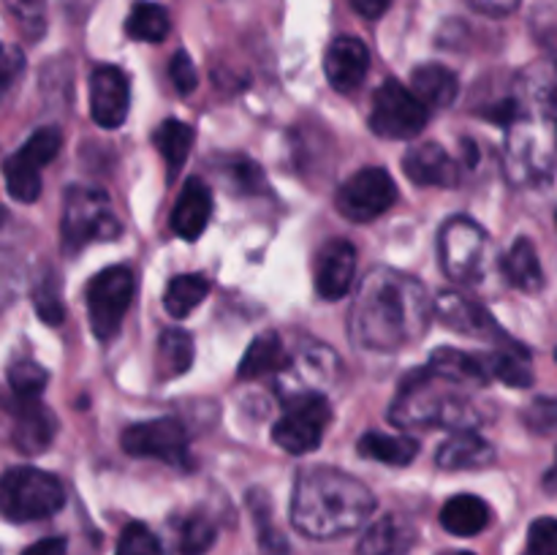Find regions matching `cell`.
Instances as JSON below:
<instances>
[{
  "instance_id": "obj_18",
  "label": "cell",
  "mask_w": 557,
  "mask_h": 555,
  "mask_svg": "<svg viewBox=\"0 0 557 555\" xmlns=\"http://www.w3.org/2000/svg\"><path fill=\"white\" fill-rule=\"evenodd\" d=\"M370 71V52L362 38L337 36L324 52V74L337 92H354Z\"/></svg>"
},
{
  "instance_id": "obj_40",
  "label": "cell",
  "mask_w": 557,
  "mask_h": 555,
  "mask_svg": "<svg viewBox=\"0 0 557 555\" xmlns=\"http://www.w3.org/2000/svg\"><path fill=\"white\" fill-rule=\"evenodd\" d=\"M169 76H172V85L180 96H190V92L196 90V85H199V71H196L194 60H190V54L185 52V49H180L172 58V63H169Z\"/></svg>"
},
{
  "instance_id": "obj_7",
  "label": "cell",
  "mask_w": 557,
  "mask_h": 555,
  "mask_svg": "<svg viewBox=\"0 0 557 555\" xmlns=\"http://www.w3.org/2000/svg\"><path fill=\"white\" fill-rule=\"evenodd\" d=\"M441 267L457 283H479L487 272L490 237L471 218H451L438 234Z\"/></svg>"
},
{
  "instance_id": "obj_23",
  "label": "cell",
  "mask_w": 557,
  "mask_h": 555,
  "mask_svg": "<svg viewBox=\"0 0 557 555\" xmlns=\"http://www.w3.org/2000/svg\"><path fill=\"white\" fill-rule=\"evenodd\" d=\"M292 362L294 357L286 351L281 335H277V332H261V335L253 337L248 351H245L243 362H239L237 368V375L243 381H253L267 373H283V370H288Z\"/></svg>"
},
{
  "instance_id": "obj_32",
  "label": "cell",
  "mask_w": 557,
  "mask_h": 555,
  "mask_svg": "<svg viewBox=\"0 0 557 555\" xmlns=\"http://www.w3.org/2000/svg\"><path fill=\"white\" fill-rule=\"evenodd\" d=\"M158 370L163 379H177L185 370L194 365V337L185 330H163L158 337V351H156Z\"/></svg>"
},
{
  "instance_id": "obj_41",
  "label": "cell",
  "mask_w": 557,
  "mask_h": 555,
  "mask_svg": "<svg viewBox=\"0 0 557 555\" xmlns=\"http://www.w3.org/2000/svg\"><path fill=\"white\" fill-rule=\"evenodd\" d=\"M226 172L232 174L234 188H239L243 194H256V190L264 185V174H261V169L256 166L253 161H248V158H234L232 166H226Z\"/></svg>"
},
{
  "instance_id": "obj_50",
  "label": "cell",
  "mask_w": 557,
  "mask_h": 555,
  "mask_svg": "<svg viewBox=\"0 0 557 555\" xmlns=\"http://www.w3.org/2000/svg\"><path fill=\"white\" fill-rule=\"evenodd\" d=\"M555 139H557V125H555Z\"/></svg>"
},
{
  "instance_id": "obj_10",
  "label": "cell",
  "mask_w": 557,
  "mask_h": 555,
  "mask_svg": "<svg viewBox=\"0 0 557 555\" xmlns=\"http://www.w3.org/2000/svg\"><path fill=\"white\" fill-rule=\"evenodd\" d=\"M63 136L58 128H38L14 156L5 158L3 163V177L5 190L11 199L16 201H30L38 199L41 194V169L60 152Z\"/></svg>"
},
{
  "instance_id": "obj_25",
  "label": "cell",
  "mask_w": 557,
  "mask_h": 555,
  "mask_svg": "<svg viewBox=\"0 0 557 555\" xmlns=\"http://www.w3.org/2000/svg\"><path fill=\"white\" fill-rule=\"evenodd\" d=\"M413 92L428 109H446L455 103L460 85H457L455 71H449L441 63H424L413 69L411 74Z\"/></svg>"
},
{
  "instance_id": "obj_17",
  "label": "cell",
  "mask_w": 557,
  "mask_h": 555,
  "mask_svg": "<svg viewBox=\"0 0 557 555\" xmlns=\"http://www.w3.org/2000/svg\"><path fill=\"white\" fill-rule=\"evenodd\" d=\"M354 278H357V248L348 239L326 243L315 259V292H319V297L337 303L351 292Z\"/></svg>"
},
{
  "instance_id": "obj_49",
  "label": "cell",
  "mask_w": 557,
  "mask_h": 555,
  "mask_svg": "<svg viewBox=\"0 0 557 555\" xmlns=\"http://www.w3.org/2000/svg\"><path fill=\"white\" fill-rule=\"evenodd\" d=\"M444 555H476V553H468V550H451V553H444Z\"/></svg>"
},
{
  "instance_id": "obj_29",
  "label": "cell",
  "mask_w": 557,
  "mask_h": 555,
  "mask_svg": "<svg viewBox=\"0 0 557 555\" xmlns=\"http://www.w3.org/2000/svg\"><path fill=\"white\" fill-rule=\"evenodd\" d=\"M482 357L490 370V379L504 381L511 390H525V386L533 384L531 357H528V351L520 343H515V346H500L495 351L482 354Z\"/></svg>"
},
{
  "instance_id": "obj_46",
  "label": "cell",
  "mask_w": 557,
  "mask_h": 555,
  "mask_svg": "<svg viewBox=\"0 0 557 555\" xmlns=\"http://www.w3.org/2000/svg\"><path fill=\"white\" fill-rule=\"evenodd\" d=\"M392 5V0H351V9L357 11L364 20H379L386 14V9Z\"/></svg>"
},
{
  "instance_id": "obj_38",
  "label": "cell",
  "mask_w": 557,
  "mask_h": 555,
  "mask_svg": "<svg viewBox=\"0 0 557 555\" xmlns=\"http://www.w3.org/2000/svg\"><path fill=\"white\" fill-rule=\"evenodd\" d=\"M525 555H557V517H539L531 522Z\"/></svg>"
},
{
  "instance_id": "obj_28",
  "label": "cell",
  "mask_w": 557,
  "mask_h": 555,
  "mask_svg": "<svg viewBox=\"0 0 557 555\" xmlns=\"http://www.w3.org/2000/svg\"><path fill=\"white\" fill-rule=\"evenodd\" d=\"M357 449L362 457L384 462V466H408V462H413V457H417L419 441L403 433L392 435L381 433V430H368V433L359 439Z\"/></svg>"
},
{
  "instance_id": "obj_42",
  "label": "cell",
  "mask_w": 557,
  "mask_h": 555,
  "mask_svg": "<svg viewBox=\"0 0 557 555\" xmlns=\"http://www.w3.org/2000/svg\"><path fill=\"white\" fill-rule=\"evenodd\" d=\"M33 303H36V313L41 316V321H47V324H60V319H63V303H60V294L52 283L44 281L41 286L36 288V294H33Z\"/></svg>"
},
{
  "instance_id": "obj_9",
  "label": "cell",
  "mask_w": 557,
  "mask_h": 555,
  "mask_svg": "<svg viewBox=\"0 0 557 555\" xmlns=\"http://www.w3.org/2000/svg\"><path fill=\"white\" fill-rule=\"evenodd\" d=\"M330 422L332 408L324 392L302 395L286 403V411L272 428V441L288 455H305V452L319 449Z\"/></svg>"
},
{
  "instance_id": "obj_33",
  "label": "cell",
  "mask_w": 557,
  "mask_h": 555,
  "mask_svg": "<svg viewBox=\"0 0 557 555\" xmlns=\"http://www.w3.org/2000/svg\"><path fill=\"white\" fill-rule=\"evenodd\" d=\"M194 139L196 131L188 123H183V120H163L158 125L156 134H152V141H156L158 152L166 161L169 174H177L183 169L185 158H188L190 147H194Z\"/></svg>"
},
{
  "instance_id": "obj_2",
  "label": "cell",
  "mask_w": 557,
  "mask_h": 555,
  "mask_svg": "<svg viewBox=\"0 0 557 555\" xmlns=\"http://www.w3.org/2000/svg\"><path fill=\"white\" fill-rule=\"evenodd\" d=\"M373 511V490L337 468H308L294 484L292 526L315 542L348 536L362 528Z\"/></svg>"
},
{
  "instance_id": "obj_45",
  "label": "cell",
  "mask_w": 557,
  "mask_h": 555,
  "mask_svg": "<svg viewBox=\"0 0 557 555\" xmlns=\"http://www.w3.org/2000/svg\"><path fill=\"white\" fill-rule=\"evenodd\" d=\"M69 553V542L63 536H47L38 539L36 544H30L27 550H22V555H65Z\"/></svg>"
},
{
  "instance_id": "obj_35",
  "label": "cell",
  "mask_w": 557,
  "mask_h": 555,
  "mask_svg": "<svg viewBox=\"0 0 557 555\" xmlns=\"http://www.w3.org/2000/svg\"><path fill=\"white\" fill-rule=\"evenodd\" d=\"M5 11L30 41H38L47 30V0H5Z\"/></svg>"
},
{
  "instance_id": "obj_39",
  "label": "cell",
  "mask_w": 557,
  "mask_h": 555,
  "mask_svg": "<svg viewBox=\"0 0 557 555\" xmlns=\"http://www.w3.org/2000/svg\"><path fill=\"white\" fill-rule=\"evenodd\" d=\"M522 419H525V424L533 433H557V397H536V400L525 408Z\"/></svg>"
},
{
  "instance_id": "obj_36",
  "label": "cell",
  "mask_w": 557,
  "mask_h": 555,
  "mask_svg": "<svg viewBox=\"0 0 557 555\" xmlns=\"http://www.w3.org/2000/svg\"><path fill=\"white\" fill-rule=\"evenodd\" d=\"M49 373L41 368V365L30 362H14L9 368V386L14 397H41V392L47 390Z\"/></svg>"
},
{
  "instance_id": "obj_19",
  "label": "cell",
  "mask_w": 557,
  "mask_h": 555,
  "mask_svg": "<svg viewBox=\"0 0 557 555\" xmlns=\"http://www.w3.org/2000/svg\"><path fill=\"white\" fill-rule=\"evenodd\" d=\"M403 172L411 183L424 185V188H455L460 183V166L455 158L435 141L411 147L403 156Z\"/></svg>"
},
{
  "instance_id": "obj_48",
  "label": "cell",
  "mask_w": 557,
  "mask_h": 555,
  "mask_svg": "<svg viewBox=\"0 0 557 555\" xmlns=\"http://www.w3.org/2000/svg\"><path fill=\"white\" fill-rule=\"evenodd\" d=\"M544 488H547V490H557V455H555L553 468H549L547 477H544Z\"/></svg>"
},
{
  "instance_id": "obj_15",
  "label": "cell",
  "mask_w": 557,
  "mask_h": 555,
  "mask_svg": "<svg viewBox=\"0 0 557 555\" xmlns=\"http://www.w3.org/2000/svg\"><path fill=\"white\" fill-rule=\"evenodd\" d=\"M131 109L128 76L117 65H98L90 76V114L98 128L114 131L125 123Z\"/></svg>"
},
{
  "instance_id": "obj_27",
  "label": "cell",
  "mask_w": 557,
  "mask_h": 555,
  "mask_svg": "<svg viewBox=\"0 0 557 555\" xmlns=\"http://www.w3.org/2000/svg\"><path fill=\"white\" fill-rule=\"evenodd\" d=\"M500 270H504L506 281L515 288H520V292L533 294L544 286L542 261H539L536 245L528 237H520L511 245V250L500 261Z\"/></svg>"
},
{
  "instance_id": "obj_44",
  "label": "cell",
  "mask_w": 557,
  "mask_h": 555,
  "mask_svg": "<svg viewBox=\"0 0 557 555\" xmlns=\"http://www.w3.org/2000/svg\"><path fill=\"white\" fill-rule=\"evenodd\" d=\"M468 3H471L473 9L479 11V14L495 16V20H500V16L515 14V11L520 9L522 0H468Z\"/></svg>"
},
{
  "instance_id": "obj_30",
  "label": "cell",
  "mask_w": 557,
  "mask_h": 555,
  "mask_svg": "<svg viewBox=\"0 0 557 555\" xmlns=\"http://www.w3.org/2000/svg\"><path fill=\"white\" fill-rule=\"evenodd\" d=\"M169 30H172V20L161 3L136 0L125 16V36L134 38V41L161 44L169 36Z\"/></svg>"
},
{
  "instance_id": "obj_16",
  "label": "cell",
  "mask_w": 557,
  "mask_h": 555,
  "mask_svg": "<svg viewBox=\"0 0 557 555\" xmlns=\"http://www.w3.org/2000/svg\"><path fill=\"white\" fill-rule=\"evenodd\" d=\"M335 354L324 346H308L302 348L299 357H294V362L288 365V370H283L281 381H277V395L283 397V403L297 400L302 395H315V392L324 390L332 381L335 373Z\"/></svg>"
},
{
  "instance_id": "obj_3",
  "label": "cell",
  "mask_w": 557,
  "mask_h": 555,
  "mask_svg": "<svg viewBox=\"0 0 557 555\" xmlns=\"http://www.w3.org/2000/svg\"><path fill=\"white\" fill-rule=\"evenodd\" d=\"M457 386L460 384L441 379L430 368L419 370L400 386L389 406V419L397 428L473 430L482 417Z\"/></svg>"
},
{
  "instance_id": "obj_20",
  "label": "cell",
  "mask_w": 557,
  "mask_h": 555,
  "mask_svg": "<svg viewBox=\"0 0 557 555\" xmlns=\"http://www.w3.org/2000/svg\"><path fill=\"white\" fill-rule=\"evenodd\" d=\"M212 215V190L205 180L190 177L180 190L177 201L172 210V229L183 239L194 243L205 234L207 223Z\"/></svg>"
},
{
  "instance_id": "obj_24",
  "label": "cell",
  "mask_w": 557,
  "mask_h": 555,
  "mask_svg": "<svg viewBox=\"0 0 557 555\" xmlns=\"http://www.w3.org/2000/svg\"><path fill=\"white\" fill-rule=\"evenodd\" d=\"M490 520H493V511H490L487 501L471 493L451 495L441 509V526L451 536H476L490 526Z\"/></svg>"
},
{
  "instance_id": "obj_34",
  "label": "cell",
  "mask_w": 557,
  "mask_h": 555,
  "mask_svg": "<svg viewBox=\"0 0 557 555\" xmlns=\"http://www.w3.org/2000/svg\"><path fill=\"white\" fill-rule=\"evenodd\" d=\"M218 539V528L210 517L190 515L180 526V555H207Z\"/></svg>"
},
{
  "instance_id": "obj_14",
  "label": "cell",
  "mask_w": 557,
  "mask_h": 555,
  "mask_svg": "<svg viewBox=\"0 0 557 555\" xmlns=\"http://www.w3.org/2000/svg\"><path fill=\"white\" fill-rule=\"evenodd\" d=\"M11 441L22 455H41L58 435V417L38 397H14L9 403Z\"/></svg>"
},
{
  "instance_id": "obj_12",
  "label": "cell",
  "mask_w": 557,
  "mask_h": 555,
  "mask_svg": "<svg viewBox=\"0 0 557 555\" xmlns=\"http://www.w3.org/2000/svg\"><path fill=\"white\" fill-rule=\"evenodd\" d=\"M123 452L131 457H152L166 466L188 468V433L180 419L161 417L150 422L131 424L120 435Z\"/></svg>"
},
{
  "instance_id": "obj_6",
  "label": "cell",
  "mask_w": 557,
  "mask_h": 555,
  "mask_svg": "<svg viewBox=\"0 0 557 555\" xmlns=\"http://www.w3.org/2000/svg\"><path fill=\"white\" fill-rule=\"evenodd\" d=\"M136 294V278L128 267L114 264L98 272L85 288L87 319L98 341H112L123 326L125 313Z\"/></svg>"
},
{
  "instance_id": "obj_8",
  "label": "cell",
  "mask_w": 557,
  "mask_h": 555,
  "mask_svg": "<svg viewBox=\"0 0 557 555\" xmlns=\"http://www.w3.org/2000/svg\"><path fill=\"white\" fill-rule=\"evenodd\" d=\"M428 118L430 109L419 101L417 92L397 79H386L375 87L370 128L381 139H413L424 131Z\"/></svg>"
},
{
  "instance_id": "obj_37",
  "label": "cell",
  "mask_w": 557,
  "mask_h": 555,
  "mask_svg": "<svg viewBox=\"0 0 557 555\" xmlns=\"http://www.w3.org/2000/svg\"><path fill=\"white\" fill-rule=\"evenodd\" d=\"M117 555H163V550L145 522H128L117 539Z\"/></svg>"
},
{
  "instance_id": "obj_47",
  "label": "cell",
  "mask_w": 557,
  "mask_h": 555,
  "mask_svg": "<svg viewBox=\"0 0 557 555\" xmlns=\"http://www.w3.org/2000/svg\"><path fill=\"white\" fill-rule=\"evenodd\" d=\"M544 47H547L549 58H553V65L557 71V27H553V30L544 33Z\"/></svg>"
},
{
  "instance_id": "obj_11",
  "label": "cell",
  "mask_w": 557,
  "mask_h": 555,
  "mask_svg": "<svg viewBox=\"0 0 557 555\" xmlns=\"http://www.w3.org/2000/svg\"><path fill=\"white\" fill-rule=\"evenodd\" d=\"M397 201V185L392 174L381 166H364L337 188L335 205L343 218L354 223H368L384 215Z\"/></svg>"
},
{
  "instance_id": "obj_31",
  "label": "cell",
  "mask_w": 557,
  "mask_h": 555,
  "mask_svg": "<svg viewBox=\"0 0 557 555\" xmlns=\"http://www.w3.org/2000/svg\"><path fill=\"white\" fill-rule=\"evenodd\" d=\"M207 294H210V281L199 272H185V275L169 281L166 292H163V308L172 319H185L205 303Z\"/></svg>"
},
{
  "instance_id": "obj_13",
  "label": "cell",
  "mask_w": 557,
  "mask_h": 555,
  "mask_svg": "<svg viewBox=\"0 0 557 555\" xmlns=\"http://www.w3.org/2000/svg\"><path fill=\"white\" fill-rule=\"evenodd\" d=\"M433 313L449 330L460 332L468 337H482V341H495L498 346H515V341L506 337V332L500 330L498 321L490 316V310L484 305L473 303V299L462 297L457 292H444L433 299Z\"/></svg>"
},
{
  "instance_id": "obj_5",
  "label": "cell",
  "mask_w": 557,
  "mask_h": 555,
  "mask_svg": "<svg viewBox=\"0 0 557 555\" xmlns=\"http://www.w3.org/2000/svg\"><path fill=\"white\" fill-rule=\"evenodd\" d=\"M0 501H3V515L9 522H36L63 509L65 490L54 473L20 466L5 471Z\"/></svg>"
},
{
  "instance_id": "obj_4",
  "label": "cell",
  "mask_w": 557,
  "mask_h": 555,
  "mask_svg": "<svg viewBox=\"0 0 557 555\" xmlns=\"http://www.w3.org/2000/svg\"><path fill=\"white\" fill-rule=\"evenodd\" d=\"M120 232H123V223L114 212L112 199L101 188L74 185L65 190L63 221H60L65 254L74 256L92 243L117 239Z\"/></svg>"
},
{
  "instance_id": "obj_43",
  "label": "cell",
  "mask_w": 557,
  "mask_h": 555,
  "mask_svg": "<svg viewBox=\"0 0 557 555\" xmlns=\"http://www.w3.org/2000/svg\"><path fill=\"white\" fill-rule=\"evenodd\" d=\"M22 71H25V54H22L20 49L11 47V44H9V47L3 49V76H0V79H3V90L5 92L14 87L16 76H20Z\"/></svg>"
},
{
  "instance_id": "obj_22",
  "label": "cell",
  "mask_w": 557,
  "mask_h": 555,
  "mask_svg": "<svg viewBox=\"0 0 557 555\" xmlns=\"http://www.w3.org/2000/svg\"><path fill=\"white\" fill-rule=\"evenodd\" d=\"M435 462L444 471H468V468H487L495 462V449L476 430H457L441 444Z\"/></svg>"
},
{
  "instance_id": "obj_21",
  "label": "cell",
  "mask_w": 557,
  "mask_h": 555,
  "mask_svg": "<svg viewBox=\"0 0 557 555\" xmlns=\"http://www.w3.org/2000/svg\"><path fill=\"white\" fill-rule=\"evenodd\" d=\"M417 544V528L400 515H386L370 522L359 539L357 555H408Z\"/></svg>"
},
{
  "instance_id": "obj_26",
  "label": "cell",
  "mask_w": 557,
  "mask_h": 555,
  "mask_svg": "<svg viewBox=\"0 0 557 555\" xmlns=\"http://www.w3.org/2000/svg\"><path fill=\"white\" fill-rule=\"evenodd\" d=\"M428 368L433 370L435 375L446 381H455V384L466 386V384H487L490 381V370L484 365L482 354H466L457 351V348H438V351L430 357Z\"/></svg>"
},
{
  "instance_id": "obj_1",
  "label": "cell",
  "mask_w": 557,
  "mask_h": 555,
  "mask_svg": "<svg viewBox=\"0 0 557 555\" xmlns=\"http://www.w3.org/2000/svg\"><path fill=\"white\" fill-rule=\"evenodd\" d=\"M435 319L422 281L392 267H375L362 278L348 310V335L368 351H400L428 332Z\"/></svg>"
}]
</instances>
